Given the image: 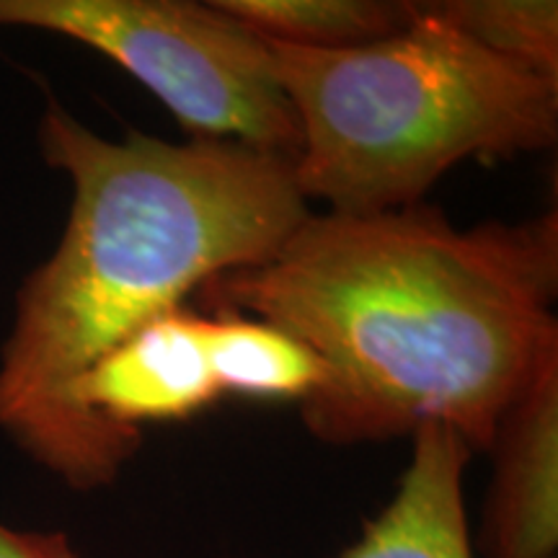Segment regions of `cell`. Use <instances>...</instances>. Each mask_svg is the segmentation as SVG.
I'll return each instance as SVG.
<instances>
[{
	"mask_svg": "<svg viewBox=\"0 0 558 558\" xmlns=\"http://www.w3.org/2000/svg\"><path fill=\"white\" fill-rule=\"evenodd\" d=\"M215 316L303 341L326 380L300 403L318 442L349 448L442 424L488 452L558 354V215L458 230L437 207L308 215L275 254L207 279Z\"/></svg>",
	"mask_w": 558,
	"mask_h": 558,
	"instance_id": "1",
	"label": "cell"
},
{
	"mask_svg": "<svg viewBox=\"0 0 558 558\" xmlns=\"http://www.w3.org/2000/svg\"><path fill=\"white\" fill-rule=\"evenodd\" d=\"M39 148L73 199L58 248L16 292L0 347V435L73 492H99L143 435L83 414L81 375L207 279L262 264L311 209L292 158L137 130L107 140L54 99Z\"/></svg>",
	"mask_w": 558,
	"mask_h": 558,
	"instance_id": "2",
	"label": "cell"
},
{
	"mask_svg": "<svg viewBox=\"0 0 558 558\" xmlns=\"http://www.w3.org/2000/svg\"><path fill=\"white\" fill-rule=\"evenodd\" d=\"M407 29L349 50L269 41L295 109L292 177L329 213L418 205L452 166L546 150L558 137V81L486 52L411 3Z\"/></svg>",
	"mask_w": 558,
	"mask_h": 558,
	"instance_id": "3",
	"label": "cell"
},
{
	"mask_svg": "<svg viewBox=\"0 0 558 558\" xmlns=\"http://www.w3.org/2000/svg\"><path fill=\"white\" fill-rule=\"evenodd\" d=\"M0 26L58 34L117 62L190 140L298 156V117L267 39L215 3L0 0Z\"/></svg>",
	"mask_w": 558,
	"mask_h": 558,
	"instance_id": "4",
	"label": "cell"
},
{
	"mask_svg": "<svg viewBox=\"0 0 558 558\" xmlns=\"http://www.w3.org/2000/svg\"><path fill=\"white\" fill-rule=\"evenodd\" d=\"M205 316L179 308L124 339L83 373L73 401L83 414L122 432L184 422L222 399L207 360Z\"/></svg>",
	"mask_w": 558,
	"mask_h": 558,
	"instance_id": "5",
	"label": "cell"
},
{
	"mask_svg": "<svg viewBox=\"0 0 558 558\" xmlns=\"http://www.w3.org/2000/svg\"><path fill=\"white\" fill-rule=\"evenodd\" d=\"M481 522L486 558H558V354L501 416Z\"/></svg>",
	"mask_w": 558,
	"mask_h": 558,
	"instance_id": "6",
	"label": "cell"
},
{
	"mask_svg": "<svg viewBox=\"0 0 558 558\" xmlns=\"http://www.w3.org/2000/svg\"><path fill=\"white\" fill-rule=\"evenodd\" d=\"M393 499L339 558H476L463 501L473 452L442 424L416 429Z\"/></svg>",
	"mask_w": 558,
	"mask_h": 558,
	"instance_id": "7",
	"label": "cell"
},
{
	"mask_svg": "<svg viewBox=\"0 0 558 558\" xmlns=\"http://www.w3.org/2000/svg\"><path fill=\"white\" fill-rule=\"evenodd\" d=\"M205 341L220 396L303 403L326 380L324 362L303 341L264 320L207 318Z\"/></svg>",
	"mask_w": 558,
	"mask_h": 558,
	"instance_id": "8",
	"label": "cell"
},
{
	"mask_svg": "<svg viewBox=\"0 0 558 558\" xmlns=\"http://www.w3.org/2000/svg\"><path fill=\"white\" fill-rule=\"evenodd\" d=\"M262 39L303 50H349L407 29L411 3L380 0H215Z\"/></svg>",
	"mask_w": 558,
	"mask_h": 558,
	"instance_id": "9",
	"label": "cell"
},
{
	"mask_svg": "<svg viewBox=\"0 0 558 558\" xmlns=\"http://www.w3.org/2000/svg\"><path fill=\"white\" fill-rule=\"evenodd\" d=\"M424 9L486 52L558 81L556 0H445Z\"/></svg>",
	"mask_w": 558,
	"mask_h": 558,
	"instance_id": "10",
	"label": "cell"
},
{
	"mask_svg": "<svg viewBox=\"0 0 558 558\" xmlns=\"http://www.w3.org/2000/svg\"><path fill=\"white\" fill-rule=\"evenodd\" d=\"M0 558H81L65 533L16 530L0 522Z\"/></svg>",
	"mask_w": 558,
	"mask_h": 558,
	"instance_id": "11",
	"label": "cell"
}]
</instances>
